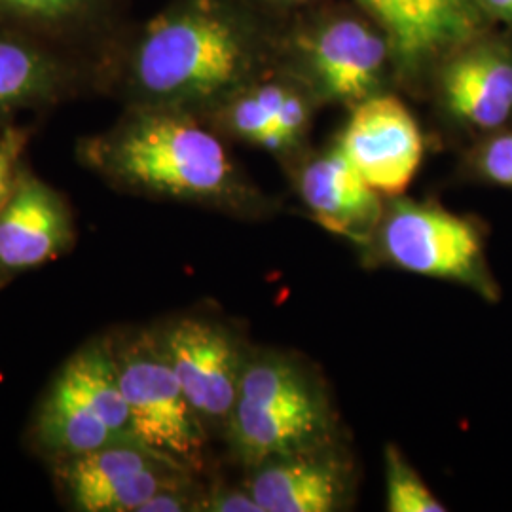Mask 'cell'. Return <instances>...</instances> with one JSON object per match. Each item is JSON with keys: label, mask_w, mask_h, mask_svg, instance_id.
<instances>
[{"label": "cell", "mask_w": 512, "mask_h": 512, "mask_svg": "<svg viewBox=\"0 0 512 512\" xmlns=\"http://www.w3.org/2000/svg\"><path fill=\"white\" fill-rule=\"evenodd\" d=\"M266 46L247 0H169L147 21L131 19L99 63L97 93L203 118L260 78Z\"/></svg>", "instance_id": "1"}, {"label": "cell", "mask_w": 512, "mask_h": 512, "mask_svg": "<svg viewBox=\"0 0 512 512\" xmlns=\"http://www.w3.org/2000/svg\"><path fill=\"white\" fill-rule=\"evenodd\" d=\"M76 158L118 190L147 198L243 217L266 205L219 131L184 110L124 107L114 126L78 141Z\"/></svg>", "instance_id": "2"}, {"label": "cell", "mask_w": 512, "mask_h": 512, "mask_svg": "<svg viewBox=\"0 0 512 512\" xmlns=\"http://www.w3.org/2000/svg\"><path fill=\"white\" fill-rule=\"evenodd\" d=\"M410 274L463 285L488 302L501 298L486 255V228L439 203L389 198L368 243Z\"/></svg>", "instance_id": "3"}, {"label": "cell", "mask_w": 512, "mask_h": 512, "mask_svg": "<svg viewBox=\"0 0 512 512\" xmlns=\"http://www.w3.org/2000/svg\"><path fill=\"white\" fill-rule=\"evenodd\" d=\"M112 348L133 435L190 471L200 467L207 427L188 403L156 330H133L112 338Z\"/></svg>", "instance_id": "4"}, {"label": "cell", "mask_w": 512, "mask_h": 512, "mask_svg": "<svg viewBox=\"0 0 512 512\" xmlns=\"http://www.w3.org/2000/svg\"><path fill=\"white\" fill-rule=\"evenodd\" d=\"M184 395L207 429H226L249 351L222 321L183 315L156 329Z\"/></svg>", "instance_id": "5"}, {"label": "cell", "mask_w": 512, "mask_h": 512, "mask_svg": "<svg viewBox=\"0 0 512 512\" xmlns=\"http://www.w3.org/2000/svg\"><path fill=\"white\" fill-rule=\"evenodd\" d=\"M298 50L311 93L351 107L380 93L393 67L382 29L355 16L325 19L300 38Z\"/></svg>", "instance_id": "6"}, {"label": "cell", "mask_w": 512, "mask_h": 512, "mask_svg": "<svg viewBox=\"0 0 512 512\" xmlns=\"http://www.w3.org/2000/svg\"><path fill=\"white\" fill-rule=\"evenodd\" d=\"M382 29L393 69L414 82L486 31L478 0H357Z\"/></svg>", "instance_id": "7"}, {"label": "cell", "mask_w": 512, "mask_h": 512, "mask_svg": "<svg viewBox=\"0 0 512 512\" xmlns=\"http://www.w3.org/2000/svg\"><path fill=\"white\" fill-rule=\"evenodd\" d=\"M173 465L181 463L141 442H120L57 459V476L74 511L139 512L152 495L177 484Z\"/></svg>", "instance_id": "8"}, {"label": "cell", "mask_w": 512, "mask_h": 512, "mask_svg": "<svg viewBox=\"0 0 512 512\" xmlns=\"http://www.w3.org/2000/svg\"><path fill=\"white\" fill-rule=\"evenodd\" d=\"M435 71L440 107L458 128L484 137L511 126L512 38L484 31Z\"/></svg>", "instance_id": "9"}, {"label": "cell", "mask_w": 512, "mask_h": 512, "mask_svg": "<svg viewBox=\"0 0 512 512\" xmlns=\"http://www.w3.org/2000/svg\"><path fill=\"white\" fill-rule=\"evenodd\" d=\"M338 147L384 198L403 196L423 158L416 118L401 99L387 93H376L353 107Z\"/></svg>", "instance_id": "10"}, {"label": "cell", "mask_w": 512, "mask_h": 512, "mask_svg": "<svg viewBox=\"0 0 512 512\" xmlns=\"http://www.w3.org/2000/svg\"><path fill=\"white\" fill-rule=\"evenodd\" d=\"M99 67L0 27V131L19 112L48 110L97 92Z\"/></svg>", "instance_id": "11"}, {"label": "cell", "mask_w": 512, "mask_h": 512, "mask_svg": "<svg viewBox=\"0 0 512 512\" xmlns=\"http://www.w3.org/2000/svg\"><path fill=\"white\" fill-rule=\"evenodd\" d=\"M131 0H0V27L99 67L131 18Z\"/></svg>", "instance_id": "12"}, {"label": "cell", "mask_w": 512, "mask_h": 512, "mask_svg": "<svg viewBox=\"0 0 512 512\" xmlns=\"http://www.w3.org/2000/svg\"><path fill=\"white\" fill-rule=\"evenodd\" d=\"M253 469L247 490L262 512H334L351 495V465L334 442L266 459Z\"/></svg>", "instance_id": "13"}, {"label": "cell", "mask_w": 512, "mask_h": 512, "mask_svg": "<svg viewBox=\"0 0 512 512\" xmlns=\"http://www.w3.org/2000/svg\"><path fill=\"white\" fill-rule=\"evenodd\" d=\"M73 215L65 198L27 165L0 209V268L23 272L71 249Z\"/></svg>", "instance_id": "14"}, {"label": "cell", "mask_w": 512, "mask_h": 512, "mask_svg": "<svg viewBox=\"0 0 512 512\" xmlns=\"http://www.w3.org/2000/svg\"><path fill=\"white\" fill-rule=\"evenodd\" d=\"M296 188L323 228L370 243L384 215V196L366 183L338 143L300 167Z\"/></svg>", "instance_id": "15"}, {"label": "cell", "mask_w": 512, "mask_h": 512, "mask_svg": "<svg viewBox=\"0 0 512 512\" xmlns=\"http://www.w3.org/2000/svg\"><path fill=\"white\" fill-rule=\"evenodd\" d=\"M38 448L55 459L73 458L110 444L139 442L116 431L55 380L33 423Z\"/></svg>", "instance_id": "16"}, {"label": "cell", "mask_w": 512, "mask_h": 512, "mask_svg": "<svg viewBox=\"0 0 512 512\" xmlns=\"http://www.w3.org/2000/svg\"><path fill=\"white\" fill-rule=\"evenodd\" d=\"M385 488L389 512H444L446 507L404 458L399 446L385 448Z\"/></svg>", "instance_id": "17"}, {"label": "cell", "mask_w": 512, "mask_h": 512, "mask_svg": "<svg viewBox=\"0 0 512 512\" xmlns=\"http://www.w3.org/2000/svg\"><path fill=\"white\" fill-rule=\"evenodd\" d=\"M467 169L480 183L512 190V126L480 137L469 152Z\"/></svg>", "instance_id": "18"}, {"label": "cell", "mask_w": 512, "mask_h": 512, "mask_svg": "<svg viewBox=\"0 0 512 512\" xmlns=\"http://www.w3.org/2000/svg\"><path fill=\"white\" fill-rule=\"evenodd\" d=\"M31 141V129L10 124L0 131V209L10 200L19 173L25 165V152Z\"/></svg>", "instance_id": "19"}, {"label": "cell", "mask_w": 512, "mask_h": 512, "mask_svg": "<svg viewBox=\"0 0 512 512\" xmlns=\"http://www.w3.org/2000/svg\"><path fill=\"white\" fill-rule=\"evenodd\" d=\"M203 512H262L255 497L245 488L215 486L203 492Z\"/></svg>", "instance_id": "20"}, {"label": "cell", "mask_w": 512, "mask_h": 512, "mask_svg": "<svg viewBox=\"0 0 512 512\" xmlns=\"http://www.w3.org/2000/svg\"><path fill=\"white\" fill-rule=\"evenodd\" d=\"M484 16L512 29V0H478Z\"/></svg>", "instance_id": "21"}]
</instances>
